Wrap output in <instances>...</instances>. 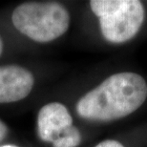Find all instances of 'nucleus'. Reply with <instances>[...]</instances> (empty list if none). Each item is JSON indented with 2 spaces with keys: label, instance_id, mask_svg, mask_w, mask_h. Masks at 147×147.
<instances>
[{
  "label": "nucleus",
  "instance_id": "7ed1b4c3",
  "mask_svg": "<svg viewBox=\"0 0 147 147\" xmlns=\"http://www.w3.org/2000/svg\"><path fill=\"white\" fill-rule=\"evenodd\" d=\"M90 7L98 17L104 38L112 43L133 38L144 19V8L138 0H93Z\"/></svg>",
  "mask_w": 147,
  "mask_h": 147
},
{
  "label": "nucleus",
  "instance_id": "20e7f679",
  "mask_svg": "<svg viewBox=\"0 0 147 147\" xmlns=\"http://www.w3.org/2000/svg\"><path fill=\"white\" fill-rule=\"evenodd\" d=\"M34 84L30 71L17 65L0 66V103L22 100L30 95Z\"/></svg>",
  "mask_w": 147,
  "mask_h": 147
},
{
  "label": "nucleus",
  "instance_id": "423d86ee",
  "mask_svg": "<svg viewBox=\"0 0 147 147\" xmlns=\"http://www.w3.org/2000/svg\"><path fill=\"white\" fill-rule=\"evenodd\" d=\"M81 142V135L78 129L72 125L67 128L57 139L52 142L53 147H78Z\"/></svg>",
  "mask_w": 147,
  "mask_h": 147
},
{
  "label": "nucleus",
  "instance_id": "1a4fd4ad",
  "mask_svg": "<svg viewBox=\"0 0 147 147\" xmlns=\"http://www.w3.org/2000/svg\"><path fill=\"white\" fill-rule=\"evenodd\" d=\"M2 51H3V41L1 39V37H0V55L2 54Z\"/></svg>",
  "mask_w": 147,
  "mask_h": 147
},
{
  "label": "nucleus",
  "instance_id": "0eeeda50",
  "mask_svg": "<svg viewBox=\"0 0 147 147\" xmlns=\"http://www.w3.org/2000/svg\"><path fill=\"white\" fill-rule=\"evenodd\" d=\"M96 147H124L121 143L113 140H106L99 142Z\"/></svg>",
  "mask_w": 147,
  "mask_h": 147
},
{
  "label": "nucleus",
  "instance_id": "f257e3e1",
  "mask_svg": "<svg viewBox=\"0 0 147 147\" xmlns=\"http://www.w3.org/2000/svg\"><path fill=\"white\" fill-rule=\"evenodd\" d=\"M146 98L147 83L142 76L117 73L85 94L76 103V112L89 120L111 121L134 113Z\"/></svg>",
  "mask_w": 147,
  "mask_h": 147
},
{
  "label": "nucleus",
  "instance_id": "6e6552de",
  "mask_svg": "<svg viewBox=\"0 0 147 147\" xmlns=\"http://www.w3.org/2000/svg\"><path fill=\"white\" fill-rule=\"evenodd\" d=\"M7 134H8L7 125L0 119V142H2V140L5 139L6 136H7Z\"/></svg>",
  "mask_w": 147,
  "mask_h": 147
},
{
  "label": "nucleus",
  "instance_id": "39448f33",
  "mask_svg": "<svg viewBox=\"0 0 147 147\" xmlns=\"http://www.w3.org/2000/svg\"><path fill=\"white\" fill-rule=\"evenodd\" d=\"M72 125V116L68 109L59 102L44 105L38 112L37 134L45 142H53Z\"/></svg>",
  "mask_w": 147,
  "mask_h": 147
},
{
  "label": "nucleus",
  "instance_id": "f03ea898",
  "mask_svg": "<svg viewBox=\"0 0 147 147\" xmlns=\"http://www.w3.org/2000/svg\"><path fill=\"white\" fill-rule=\"evenodd\" d=\"M11 21L24 36L36 42L47 43L66 33L70 14L57 2H26L14 9Z\"/></svg>",
  "mask_w": 147,
  "mask_h": 147
},
{
  "label": "nucleus",
  "instance_id": "9d476101",
  "mask_svg": "<svg viewBox=\"0 0 147 147\" xmlns=\"http://www.w3.org/2000/svg\"><path fill=\"white\" fill-rule=\"evenodd\" d=\"M2 147H16V146H13V145H4Z\"/></svg>",
  "mask_w": 147,
  "mask_h": 147
}]
</instances>
